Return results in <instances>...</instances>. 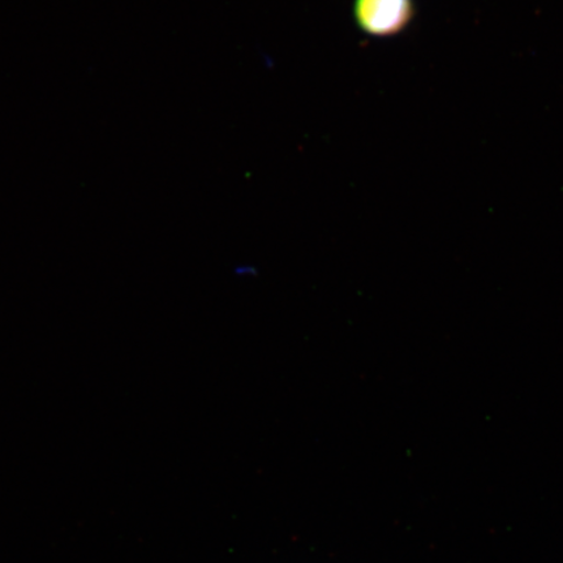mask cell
Wrapping results in <instances>:
<instances>
[{"label":"cell","mask_w":563,"mask_h":563,"mask_svg":"<svg viewBox=\"0 0 563 563\" xmlns=\"http://www.w3.org/2000/svg\"><path fill=\"white\" fill-rule=\"evenodd\" d=\"M417 13L413 0H354L352 16L358 31L389 38L405 32Z\"/></svg>","instance_id":"1"}]
</instances>
